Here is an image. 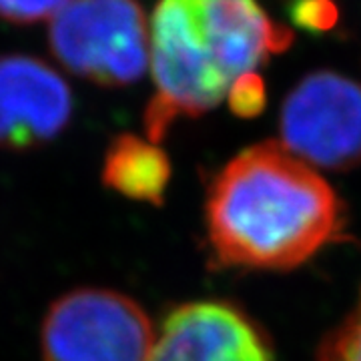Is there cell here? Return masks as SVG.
I'll return each mask as SVG.
<instances>
[{"label": "cell", "instance_id": "cell-9", "mask_svg": "<svg viewBox=\"0 0 361 361\" xmlns=\"http://www.w3.org/2000/svg\"><path fill=\"white\" fill-rule=\"evenodd\" d=\"M319 361H361V295L343 323L327 336Z\"/></svg>", "mask_w": 361, "mask_h": 361}, {"label": "cell", "instance_id": "cell-12", "mask_svg": "<svg viewBox=\"0 0 361 361\" xmlns=\"http://www.w3.org/2000/svg\"><path fill=\"white\" fill-rule=\"evenodd\" d=\"M293 20L307 30H327L336 25L337 11L329 0H299L293 6Z\"/></svg>", "mask_w": 361, "mask_h": 361}, {"label": "cell", "instance_id": "cell-8", "mask_svg": "<svg viewBox=\"0 0 361 361\" xmlns=\"http://www.w3.org/2000/svg\"><path fill=\"white\" fill-rule=\"evenodd\" d=\"M171 161L167 153L147 137L130 133L116 135L103 159V183L106 189L129 201L161 205L165 201Z\"/></svg>", "mask_w": 361, "mask_h": 361}, {"label": "cell", "instance_id": "cell-1", "mask_svg": "<svg viewBox=\"0 0 361 361\" xmlns=\"http://www.w3.org/2000/svg\"><path fill=\"white\" fill-rule=\"evenodd\" d=\"M221 265L293 269L343 233V207L322 175L283 145H253L221 169L205 205Z\"/></svg>", "mask_w": 361, "mask_h": 361}, {"label": "cell", "instance_id": "cell-6", "mask_svg": "<svg viewBox=\"0 0 361 361\" xmlns=\"http://www.w3.org/2000/svg\"><path fill=\"white\" fill-rule=\"evenodd\" d=\"M75 99L63 75L30 54L0 56V149L30 151L68 127Z\"/></svg>", "mask_w": 361, "mask_h": 361}, {"label": "cell", "instance_id": "cell-10", "mask_svg": "<svg viewBox=\"0 0 361 361\" xmlns=\"http://www.w3.org/2000/svg\"><path fill=\"white\" fill-rule=\"evenodd\" d=\"M71 0H0V18L11 25L28 26L52 20Z\"/></svg>", "mask_w": 361, "mask_h": 361}, {"label": "cell", "instance_id": "cell-11", "mask_svg": "<svg viewBox=\"0 0 361 361\" xmlns=\"http://www.w3.org/2000/svg\"><path fill=\"white\" fill-rule=\"evenodd\" d=\"M227 97H229V104H231V111L235 115L243 116V118L255 116L263 111L265 101H267L265 82L259 75L249 73L233 82Z\"/></svg>", "mask_w": 361, "mask_h": 361}, {"label": "cell", "instance_id": "cell-5", "mask_svg": "<svg viewBox=\"0 0 361 361\" xmlns=\"http://www.w3.org/2000/svg\"><path fill=\"white\" fill-rule=\"evenodd\" d=\"M281 141L297 159L327 171L361 163V85L331 71L303 78L281 109Z\"/></svg>", "mask_w": 361, "mask_h": 361}, {"label": "cell", "instance_id": "cell-3", "mask_svg": "<svg viewBox=\"0 0 361 361\" xmlns=\"http://www.w3.org/2000/svg\"><path fill=\"white\" fill-rule=\"evenodd\" d=\"M52 56L99 87H129L145 75L151 35L139 0H71L49 26Z\"/></svg>", "mask_w": 361, "mask_h": 361}, {"label": "cell", "instance_id": "cell-2", "mask_svg": "<svg viewBox=\"0 0 361 361\" xmlns=\"http://www.w3.org/2000/svg\"><path fill=\"white\" fill-rule=\"evenodd\" d=\"M291 40L255 0H161L151 23L155 94L145 111L147 139L159 145L179 116L215 109L237 78Z\"/></svg>", "mask_w": 361, "mask_h": 361}, {"label": "cell", "instance_id": "cell-4", "mask_svg": "<svg viewBox=\"0 0 361 361\" xmlns=\"http://www.w3.org/2000/svg\"><path fill=\"white\" fill-rule=\"evenodd\" d=\"M155 329L129 295L77 287L49 305L40 325L42 361H149Z\"/></svg>", "mask_w": 361, "mask_h": 361}, {"label": "cell", "instance_id": "cell-7", "mask_svg": "<svg viewBox=\"0 0 361 361\" xmlns=\"http://www.w3.org/2000/svg\"><path fill=\"white\" fill-rule=\"evenodd\" d=\"M149 361H273L255 325L221 301L183 303L155 331Z\"/></svg>", "mask_w": 361, "mask_h": 361}]
</instances>
